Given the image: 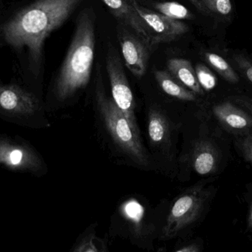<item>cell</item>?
<instances>
[{
    "label": "cell",
    "mask_w": 252,
    "mask_h": 252,
    "mask_svg": "<svg viewBox=\"0 0 252 252\" xmlns=\"http://www.w3.org/2000/svg\"><path fill=\"white\" fill-rule=\"evenodd\" d=\"M219 162V154L215 144L207 138H198L186 151L179 152L178 176L188 167L199 176H211L217 171Z\"/></svg>",
    "instance_id": "obj_10"
},
{
    "label": "cell",
    "mask_w": 252,
    "mask_h": 252,
    "mask_svg": "<svg viewBox=\"0 0 252 252\" xmlns=\"http://www.w3.org/2000/svg\"><path fill=\"white\" fill-rule=\"evenodd\" d=\"M167 71L184 86L198 95H204V90L197 78L195 70L189 61L184 59H170L167 62Z\"/></svg>",
    "instance_id": "obj_15"
},
{
    "label": "cell",
    "mask_w": 252,
    "mask_h": 252,
    "mask_svg": "<svg viewBox=\"0 0 252 252\" xmlns=\"http://www.w3.org/2000/svg\"><path fill=\"white\" fill-rule=\"evenodd\" d=\"M173 250L175 252H199L201 251V247L198 243L190 242L179 244L175 246Z\"/></svg>",
    "instance_id": "obj_25"
},
{
    "label": "cell",
    "mask_w": 252,
    "mask_h": 252,
    "mask_svg": "<svg viewBox=\"0 0 252 252\" xmlns=\"http://www.w3.org/2000/svg\"><path fill=\"white\" fill-rule=\"evenodd\" d=\"M119 41L126 66L137 78L145 75L148 68L151 47L136 34L121 28Z\"/></svg>",
    "instance_id": "obj_12"
},
{
    "label": "cell",
    "mask_w": 252,
    "mask_h": 252,
    "mask_svg": "<svg viewBox=\"0 0 252 252\" xmlns=\"http://www.w3.org/2000/svg\"><path fill=\"white\" fill-rule=\"evenodd\" d=\"M158 13L175 20L192 19L194 16L185 5L176 1H162L154 4Z\"/></svg>",
    "instance_id": "obj_19"
},
{
    "label": "cell",
    "mask_w": 252,
    "mask_h": 252,
    "mask_svg": "<svg viewBox=\"0 0 252 252\" xmlns=\"http://www.w3.org/2000/svg\"><path fill=\"white\" fill-rule=\"evenodd\" d=\"M106 71L111 86V96L121 112L137 133H140L136 115V103L130 84L119 58L115 53H108Z\"/></svg>",
    "instance_id": "obj_9"
},
{
    "label": "cell",
    "mask_w": 252,
    "mask_h": 252,
    "mask_svg": "<svg viewBox=\"0 0 252 252\" xmlns=\"http://www.w3.org/2000/svg\"><path fill=\"white\" fill-rule=\"evenodd\" d=\"M249 223L252 228V204L251 207H250V215H249Z\"/></svg>",
    "instance_id": "obj_27"
},
{
    "label": "cell",
    "mask_w": 252,
    "mask_h": 252,
    "mask_svg": "<svg viewBox=\"0 0 252 252\" xmlns=\"http://www.w3.org/2000/svg\"><path fill=\"white\" fill-rule=\"evenodd\" d=\"M195 70L198 82L203 90L210 91L216 87L217 78L207 66L202 64H198Z\"/></svg>",
    "instance_id": "obj_21"
},
{
    "label": "cell",
    "mask_w": 252,
    "mask_h": 252,
    "mask_svg": "<svg viewBox=\"0 0 252 252\" xmlns=\"http://www.w3.org/2000/svg\"><path fill=\"white\" fill-rule=\"evenodd\" d=\"M183 122L177 113L155 102L146 108V147L156 172L175 179L179 173L178 145Z\"/></svg>",
    "instance_id": "obj_4"
},
{
    "label": "cell",
    "mask_w": 252,
    "mask_h": 252,
    "mask_svg": "<svg viewBox=\"0 0 252 252\" xmlns=\"http://www.w3.org/2000/svg\"><path fill=\"white\" fill-rule=\"evenodd\" d=\"M230 100L252 115V98L246 96H234L230 98Z\"/></svg>",
    "instance_id": "obj_24"
},
{
    "label": "cell",
    "mask_w": 252,
    "mask_h": 252,
    "mask_svg": "<svg viewBox=\"0 0 252 252\" xmlns=\"http://www.w3.org/2000/svg\"><path fill=\"white\" fill-rule=\"evenodd\" d=\"M204 57L209 65L228 82L232 84L239 82V75L226 59L216 53L210 52L206 53Z\"/></svg>",
    "instance_id": "obj_18"
},
{
    "label": "cell",
    "mask_w": 252,
    "mask_h": 252,
    "mask_svg": "<svg viewBox=\"0 0 252 252\" xmlns=\"http://www.w3.org/2000/svg\"><path fill=\"white\" fill-rule=\"evenodd\" d=\"M83 0H0V48L16 54L30 84L39 80L46 39L60 28Z\"/></svg>",
    "instance_id": "obj_1"
},
{
    "label": "cell",
    "mask_w": 252,
    "mask_h": 252,
    "mask_svg": "<svg viewBox=\"0 0 252 252\" xmlns=\"http://www.w3.org/2000/svg\"><path fill=\"white\" fill-rule=\"evenodd\" d=\"M161 223L148 213L139 199L127 198L121 203L113 217L111 232L124 237L132 244L145 250H154V241L159 240Z\"/></svg>",
    "instance_id": "obj_7"
},
{
    "label": "cell",
    "mask_w": 252,
    "mask_h": 252,
    "mask_svg": "<svg viewBox=\"0 0 252 252\" xmlns=\"http://www.w3.org/2000/svg\"><path fill=\"white\" fill-rule=\"evenodd\" d=\"M238 146L244 159L252 166V134L242 136L238 142Z\"/></svg>",
    "instance_id": "obj_23"
},
{
    "label": "cell",
    "mask_w": 252,
    "mask_h": 252,
    "mask_svg": "<svg viewBox=\"0 0 252 252\" xmlns=\"http://www.w3.org/2000/svg\"><path fill=\"white\" fill-rule=\"evenodd\" d=\"M155 78L161 90L170 97L182 102H195L198 100V95L179 82L168 71H156Z\"/></svg>",
    "instance_id": "obj_16"
},
{
    "label": "cell",
    "mask_w": 252,
    "mask_h": 252,
    "mask_svg": "<svg viewBox=\"0 0 252 252\" xmlns=\"http://www.w3.org/2000/svg\"><path fill=\"white\" fill-rule=\"evenodd\" d=\"M45 104L32 89L0 80V118L28 128H48Z\"/></svg>",
    "instance_id": "obj_5"
},
{
    "label": "cell",
    "mask_w": 252,
    "mask_h": 252,
    "mask_svg": "<svg viewBox=\"0 0 252 252\" xmlns=\"http://www.w3.org/2000/svg\"><path fill=\"white\" fill-rule=\"evenodd\" d=\"M132 4L146 26L153 45L173 41L189 31L188 25L184 22L146 8L136 0H132Z\"/></svg>",
    "instance_id": "obj_11"
},
{
    "label": "cell",
    "mask_w": 252,
    "mask_h": 252,
    "mask_svg": "<svg viewBox=\"0 0 252 252\" xmlns=\"http://www.w3.org/2000/svg\"><path fill=\"white\" fill-rule=\"evenodd\" d=\"M95 34L93 13L81 12L66 57L45 103L46 110L63 108L87 88L94 62Z\"/></svg>",
    "instance_id": "obj_3"
},
{
    "label": "cell",
    "mask_w": 252,
    "mask_h": 252,
    "mask_svg": "<svg viewBox=\"0 0 252 252\" xmlns=\"http://www.w3.org/2000/svg\"><path fill=\"white\" fill-rule=\"evenodd\" d=\"M232 61L243 76L252 85V59L244 53L232 55Z\"/></svg>",
    "instance_id": "obj_22"
},
{
    "label": "cell",
    "mask_w": 252,
    "mask_h": 252,
    "mask_svg": "<svg viewBox=\"0 0 252 252\" xmlns=\"http://www.w3.org/2000/svg\"><path fill=\"white\" fill-rule=\"evenodd\" d=\"M96 223L91 225L73 246V252H107V244L96 234Z\"/></svg>",
    "instance_id": "obj_17"
},
{
    "label": "cell",
    "mask_w": 252,
    "mask_h": 252,
    "mask_svg": "<svg viewBox=\"0 0 252 252\" xmlns=\"http://www.w3.org/2000/svg\"><path fill=\"white\" fill-rule=\"evenodd\" d=\"M94 109L97 131L111 155L128 167L156 172L141 133L133 129L112 96H108L100 80L94 89Z\"/></svg>",
    "instance_id": "obj_2"
},
{
    "label": "cell",
    "mask_w": 252,
    "mask_h": 252,
    "mask_svg": "<svg viewBox=\"0 0 252 252\" xmlns=\"http://www.w3.org/2000/svg\"><path fill=\"white\" fill-rule=\"evenodd\" d=\"M112 14L121 21L123 25L133 30L150 47L152 44L151 36L140 16L132 4V0H102Z\"/></svg>",
    "instance_id": "obj_14"
},
{
    "label": "cell",
    "mask_w": 252,
    "mask_h": 252,
    "mask_svg": "<svg viewBox=\"0 0 252 252\" xmlns=\"http://www.w3.org/2000/svg\"><path fill=\"white\" fill-rule=\"evenodd\" d=\"M189 1H190L198 10L206 13L205 9H204V6H203L202 0H189Z\"/></svg>",
    "instance_id": "obj_26"
},
{
    "label": "cell",
    "mask_w": 252,
    "mask_h": 252,
    "mask_svg": "<svg viewBox=\"0 0 252 252\" xmlns=\"http://www.w3.org/2000/svg\"><path fill=\"white\" fill-rule=\"evenodd\" d=\"M210 192L204 184L198 183L181 192L169 204L165 218L161 223L159 240L170 241L185 238L202 217Z\"/></svg>",
    "instance_id": "obj_6"
},
{
    "label": "cell",
    "mask_w": 252,
    "mask_h": 252,
    "mask_svg": "<svg viewBox=\"0 0 252 252\" xmlns=\"http://www.w3.org/2000/svg\"><path fill=\"white\" fill-rule=\"evenodd\" d=\"M0 166L16 173L41 177L48 171L39 152L19 136L0 135Z\"/></svg>",
    "instance_id": "obj_8"
},
{
    "label": "cell",
    "mask_w": 252,
    "mask_h": 252,
    "mask_svg": "<svg viewBox=\"0 0 252 252\" xmlns=\"http://www.w3.org/2000/svg\"><path fill=\"white\" fill-rule=\"evenodd\" d=\"M213 113L218 122L229 133L238 136L252 134V115L229 100L215 105Z\"/></svg>",
    "instance_id": "obj_13"
},
{
    "label": "cell",
    "mask_w": 252,
    "mask_h": 252,
    "mask_svg": "<svg viewBox=\"0 0 252 252\" xmlns=\"http://www.w3.org/2000/svg\"><path fill=\"white\" fill-rule=\"evenodd\" d=\"M206 13H213L220 16L232 14L233 6L231 0H202Z\"/></svg>",
    "instance_id": "obj_20"
}]
</instances>
